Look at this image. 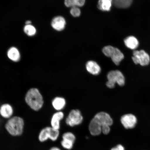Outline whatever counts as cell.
Instances as JSON below:
<instances>
[{"label": "cell", "mask_w": 150, "mask_h": 150, "mask_svg": "<svg viewBox=\"0 0 150 150\" xmlns=\"http://www.w3.org/2000/svg\"><path fill=\"white\" fill-rule=\"evenodd\" d=\"M52 104L55 110H59L64 108L66 104V101L65 99L62 97H57L52 100Z\"/></svg>", "instance_id": "cell-17"}, {"label": "cell", "mask_w": 150, "mask_h": 150, "mask_svg": "<svg viewBox=\"0 0 150 150\" xmlns=\"http://www.w3.org/2000/svg\"><path fill=\"white\" fill-rule=\"evenodd\" d=\"M13 108L10 104L6 103L0 107V115L4 119H10L13 117Z\"/></svg>", "instance_id": "cell-11"}, {"label": "cell", "mask_w": 150, "mask_h": 150, "mask_svg": "<svg viewBox=\"0 0 150 150\" xmlns=\"http://www.w3.org/2000/svg\"><path fill=\"white\" fill-rule=\"evenodd\" d=\"M7 57L10 61L14 62H18L21 59V53L16 47L9 48L6 52Z\"/></svg>", "instance_id": "cell-10"}, {"label": "cell", "mask_w": 150, "mask_h": 150, "mask_svg": "<svg viewBox=\"0 0 150 150\" xmlns=\"http://www.w3.org/2000/svg\"><path fill=\"white\" fill-rule=\"evenodd\" d=\"M133 54L132 59L135 64H139L142 66H145L149 64L150 56L144 50H135Z\"/></svg>", "instance_id": "cell-7"}, {"label": "cell", "mask_w": 150, "mask_h": 150, "mask_svg": "<svg viewBox=\"0 0 150 150\" xmlns=\"http://www.w3.org/2000/svg\"><path fill=\"white\" fill-rule=\"evenodd\" d=\"M121 122L125 129H132L136 126L137 119L135 116L133 114H127L121 117Z\"/></svg>", "instance_id": "cell-9"}, {"label": "cell", "mask_w": 150, "mask_h": 150, "mask_svg": "<svg viewBox=\"0 0 150 150\" xmlns=\"http://www.w3.org/2000/svg\"><path fill=\"white\" fill-rule=\"evenodd\" d=\"M113 121L109 114L105 112H99L90 122V132L94 136L99 135L102 132L108 134L110 132V127Z\"/></svg>", "instance_id": "cell-1"}, {"label": "cell", "mask_w": 150, "mask_h": 150, "mask_svg": "<svg viewBox=\"0 0 150 150\" xmlns=\"http://www.w3.org/2000/svg\"><path fill=\"white\" fill-rule=\"evenodd\" d=\"M50 150H61L59 148L56 147H54L51 148Z\"/></svg>", "instance_id": "cell-25"}, {"label": "cell", "mask_w": 150, "mask_h": 150, "mask_svg": "<svg viewBox=\"0 0 150 150\" xmlns=\"http://www.w3.org/2000/svg\"><path fill=\"white\" fill-rule=\"evenodd\" d=\"M64 114L62 112H58L54 114L52 118L51 125L52 128L59 130L60 128V121L63 119Z\"/></svg>", "instance_id": "cell-14"}, {"label": "cell", "mask_w": 150, "mask_h": 150, "mask_svg": "<svg viewBox=\"0 0 150 150\" xmlns=\"http://www.w3.org/2000/svg\"><path fill=\"white\" fill-rule=\"evenodd\" d=\"M108 81L106 86L109 88H113L115 84L117 83L120 86L125 85V79L124 76L120 71L113 70L110 71L107 75Z\"/></svg>", "instance_id": "cell-4"}, {"label": "cell", "mask_w": 150, "mask_h": 150, "mask_svg": "<svg viewBox=\"0 0 150 150\" xmlns=\"http://www.w3.org/2000/svg\"><path fill=\"white\" fill-rule=\"evenodd\" d=\"M85 2V0H65V4L67 7H81Z\"/></svg>", "instance_id": "cell-19"}, {"label": "cell", "mask_w": 150, "mask_h": 150, "mask_svg": "<svg viewBox=\"0 0 150 150\" xmlns=\"http://www.w3.org/2000/svg\"><path fill=\"white\" fill-rule=\"evenodd\" d=\"M132 0H112V3L116 7L120 8H126L130 6Z\"/></svg>", "instance_id": "cell-18"}, {"label": "cell", "mask_w": 150, "mask_h": 150, "mask_svg": "<svg viewBox=\"0 0 150 150\" xmlns=\"http://www.w3.org/2000/svg\"><path fill=\"white\" fill-rule=\"evenodd\" d=\"M63 139H67L73 142H74L76 140V137L73 133L68 132L64 134L63 137Z\"/></svg>", "instance_id": "cell-22"}, {"label": "cell", "mask_w": 150, "mask_h": 150, "mask_svg": "<svg viewBox=\"0 0 150 150\" xmlns=\"http://www.w3.org/2000/svg\"><path fill=\"white\" fill-rule=\"evenodd\" d=\"M112 4V0H99L97 7L101 11H109Z\"/></svg>", "instance_id": "cell-16"}, {"label": "cell", "mask_w": 150, "mask_h": 150, "mask_svg": "<svg viewBox=\"0 0 150 150\" xmlns=\"http://www.w3.org/2000/svg\"><path fill=\"white\" fill-rule=\"evenodd\" d=\"M83 117L80 110H71L68 117L66 120L67 124L71 127L80 125L83 121Z\"/></svg>", "instance_id": "cell-8"}, {"label": "cell", "mask_w": 150, "mask_h": 150, "mask_svg": "<svg viewBox=\"0 0 150 150\" xmlns=\"http://www.w3.org/2000/svg\"><path fill=\"white\" fill-rule=\"evenodd\" d=\"M125 46L130 49L134 50L138 47L139 43L137 39L134 36L127 37L125 39Z\"/></svg>", "instance_id": "cell-15"}, {"label": "cell", "mask_w": 150, "mask_h": 150, "mask_svg": "<svg viewBox=\"0 0 150 150\" xmlns=\"http://www.w3.org/2000/svg\"><path fill=\"white\" fill-rule=\"evenodd\" d=\"M59 135V130L52 127H47L40 131L39 134V140L41 142H45L48 139L55 141L57 139Z\"/></svg>", "instance_id": "cell-6"}, {"label": "cell", "mask_w": 150, "mask_h": 150, "mask_svg": "<svg viewBox=\"0 0 150 150\" xmlns=\"http://www.w3.org/2000/svg\"><path fill=\"white\" fill-rule=\"evenodd\" d=\"M24 120L21 117L14 116L8 119L5 127L9 134L13 136H20L23 132Z\"/></svg>", "instance_id": "cell-3"}, {"label": "cell", "mask_w": 150, "mask_h": 150, "mask_svg": "<svg viewBox=\"0 0 150 150\" xmlns=\"http://www.w3.org/2000/svg\"><path fill=\"white\" fill-rule=\"evenodd\" d=\"M86 68L88 72L93 75H97L101 72V68L96 62L88 61L86 64Z\"/></svg>", "instance_id": "cell-13"}, {"label": "cell", "mask_w": 150, "mask_h": 150, "mask_svg": "<svg viewBox=\"0 0 150 150\" xmlns=\"http://www.w3.org/2000/svg\"><path fill=\"white\" fill-rule=\"evenodd\" d=\"M74 142L67 139H63L61 142V145L65 149L70 150L72 149Z\"/></svg>", "instance_id": "cell-21"}, {"label": "cell", "mask_w": 150, "mask_h": 150, "mask_svg": "<svg viewBox=\"0 0 150 150\" xmlns=\"http://www.w3.org/2000/svg\"><path fill=\"white\" fill-rule=\"evenodd\" d=\"M25 99L28 105L35 111H39L44 105V98L40 91L36 88H32L28 91Z\"/></svg>", "instance_id": "cell-2"}, {"label": "cell", "mask_w": 150, "mask_h": 150, "mask_svg": "<svg viewBox=\"0 0 150 150\" xmlns=\"http://www.w3.org/2000/svg\"><path fill=\"white\" fill-rule=\"evenodd\" d=\"M102 51L107 57L111 58L112 62L117 65H119L124 58V55L120 50L111 46L105 47Z\"/></svg>", "instance_id": "cell-5"}, {"label": "cell", "mask_w": 150, "mask_h": 150, "mask_svg": "<svg viewBox=\"0 0 150 150\" xmlns=\"http://www.w3.org/2000/svg\"><path fill=\"white\" fill-rule=\"evenodd\" d=\"M70 13L73 16L75 17L79 16L81 14L80 9L78 7H71Z\"/></svg>", "instance_id": "cell-23"}, {"label": "cell", "mask_w": 150, "mask_h": 150, "mask_svg": "<svg viewBox=\"0 0 150 150\" xmlns=\"http://www.w3.org/2000/svg\"><path fill=\"white\" fill-rule=\"evenodd\" d=\"M24 32L29 36H33L36 33V29L31 24L26 25L24 28Z\"/></svg>", "instance_id": "cell-20"}, {"label": "cell", "mask_w": 150, "mask_h": 150, "mask_svg": "<svg viewBox=\"0 0 150 150\" xmlns=\"http://www.w3.org/2000/svg\"><path fill=\"white\" fill-rule=\"evenodd\" d=\"M66 24L64 18L61 16L56 17L52 19L51 25L52 28L56 30L60 31L64 29Z\"/></svg>", "instance_id": "cell-12"}, {"label": "cell", "mask_w": 150, "mask_h": 150, "mask_svg": "<svg viewBox=\"0 0 150 150\" xmlns=\"http://www.w3.org/2000/svg\"><path fill=\"white\" fill-rule=\"evenodd\" d=\"M31 22L30 21H27L25 22L26 25H29V24H31Z\"/></svg>", "instance_id": "cell-26"}, {"label": "cell", "mask_w": 150, "mask_h": 150, "mask_svg": "<svg viewBox=\"0 0 150 150\" xmlns=\"http://www.w3.org/2000/svg\"><path fill=\"white\" fill-rule=\"evenodd\" d=\"M111 150H125V148L121 145H118L115 147L112 148Z\"/></svg>", "instance_id": "cell-24"}]
</instances>
